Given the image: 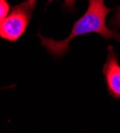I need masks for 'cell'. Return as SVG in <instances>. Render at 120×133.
I'll return each mask as SVG.
<instances>
[{"mask_svg": "<svg viewBox=\"0 0 120 133\" xmlns=\"http://www.w3.org/2000/svg\"><path fill=\"white\" fill-rule=\"evenodd\" d=\"M53 1H55V0H47V4L52 3ZM64 1V4H65V9L69 10V11H75V2L77 1V0H63Z\"/></svg>", "mask_w": 120, "mask_h": 133, "instance_id": "obj_6", "label": "cell"}, {"mask_svg": "<svg viewBox=\"0 0 120 133\" xmlns=\"http://www.w3.org/2000/svg\"><path fill=\"white\" fill-rule=\"evenodd\" d=\"M111 26L113 27V29H117L120 27V6L117 8L116 13L114 14V16L111 20Z\"/></svg>", "mask_w": 120, "mask_h": 133, "instance_id": "obj_5", "label": "cell"}, {"mask_svg": "<svg viewBox=\"0 0 120 133\" xmlns=\"http://www.w3.org/2000/svg\"><path fill=\"white\" fill-rule=\"evenodd\" d=\"M37 0H25L15 5L0 21V37L9 42H16L25 34Z\"/></svg>", "mask_w": 120, "mask_h": 133, "instance_id": "obj_2", "label": "cell"}, {"mask_svg": "<svg viewBox=\"0 0 120 133\" xmlns=\"http://www.w3.org/2000/svg\"><path fill=\"white\" fill-rule=\"evenodd\" d=\"M103 76L111 97L120 99V64L113 47H108L107 58L103 66Z\"/></svg>", "mask_w": 120, "mask_h": 133, "instance_id": "obj_3", "label": "cell"}, {"mask_svg": "<svg viewBox=\"0 0 120 133\" xmlns=\"http://www.w3.org/2000/svg\"><path fill=\"white\" fill-rule=\"evenodd\" d=\"M111 12V9L107 8L104 0H88V9L86 13L74 23L70 35L61 41L54 38L44 37L38 34L43 47L47 52L55 58H60L67 53L70 49V42L81 35L96 33L105 39H116L120 43V33L116 30L110 29L106 25V16Z\"/></svg>", "mask_w": 120, "mask_h": 133, "instance_id": "obj_1", "label": "cell"}, {"mask_svg": "<svg viewBox=\"0 0 120 133\" xmlns=\"http://www.w3.org/2000/svg\"><path fill=\"white\" fill-rule=\"evenodd\" d=\"M11 11V6L8 0H0V21H1Z\"/></svg>", "mask_w": 120, "mask_h": 133, "instance_id": "obj_4", "label": "cell"}]
</instances>
